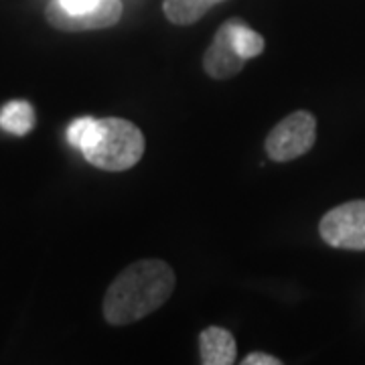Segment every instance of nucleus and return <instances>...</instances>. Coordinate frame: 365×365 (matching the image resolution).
<instances>
[{
	"mask_svg": "<svg viewBox=\"0 0 365 365\" xmlns=\"http://www.w3.org/2000/svg\"><path fill=\"white\" fill-rule=\"evenodd\" d=\"M317 138V120L311 112H292L274 126L266 138V153L276 163L302 157L313 148Z\"/></svg>",
	"mask_w": 365,
	"mask_h": 365,
	"instance_id": "obj_3",
	"label": "nucleus"
},
{
	"mask_svg": "<svg viewBox=\"0 0 365 365\" xmlns=\"http://www.w3.org/2000/svg\"><path fill=\"white\" fill-rule=\"evenodd\" d=\"M59 2L69 13H86L100 4V0H59Z\"/></svg>",
	"mask_w": 365,
	"mask_h": 365,
	"instance_id": "obj_12",
	"label": "nucleus"
},
{
	"mask_svg": "<svg viewBox=\"0 0 365 365\" xmlns=\"http://www.w3.org/2000/svg\"><path fill=\"white\" fill-rule=\"evenodd\" d=\"M319 232L333 248L365 250V201L331 209L321 220Z\"/></svg>",
	"mask_w": 365,
	"mask_h": 365,
	"instance_id": "obj_4",
	"label": "nucleus"
},
{
	"mask_svg": "<svg viewBox=\"0 0 365 365\" xmlns=\"http://www.w3.org/2000/svg\"><path fill=\"white\" fill-rule=\"evenodd\" d=\"M246 61L248 59L235 47L234 35H232V21L223 23L203 57V67H205L207 76L213 79L234 78L235 73H240L242 67L246 66Z\"/></svg>",
	"mask_w": 365,
	"mask_h": 365,
	"instance_id": "obj_6",
	"label": "nucleus"
},
{
	"mask_svg": "<svg viewBox=\"0 0 365 365\" xmlns=\"http://www.w3.org/2000/svg\"><path fill=\"white\" fill-rule=\"evenodd\" d=\"M175 290V272L163 260H138L118 274L104 297L110 325H130L163 307Z\"/></svg>",
	"mask_w": 365,
	"mask_h": 365,
	"instance_id": "obj_1",
	"label": "nucleus"
},
{
	"mask_svg": "<svg viewBox=\"0 0 365 365\" xmlns=\"http://www.w3.org/2000/svg\"><path fill=\"white\" fill-rule=\"evenodd\" d=\"M213 2H215V4H220V2H223V0H213Z\"/></svg>",
	"mask_w": 365,
	"mask_h": 365,
	"instance_id": "obj_14",
	"label": "nucleus"
},
{
	"mask_svg": "<svg viewBox=\"0 0 365 365\" xmlns=\"http://www.w3.org/2000/svg\"><path fill=\"white\" fill-rule=\"evenodd\" d=\"M244 365H280V359L266 353H252L244 359Z\"/></svg>",
	"mask_w": 365,
	"mask_h": 365,
	"instance_id": "obj_13",
	"label": "nucleus"
},
{
	"mask_svg": "<svg viewBox=\"0 0 365 365\" xmlns=\"http://www.w3.org/2000/svg\"><path fill=\"white\" fill-rule=\"evenodd\" d=\"M213 0H165L163 11L175 25L197 23L213 6Z\"/></svg>",
	"mask_w": 365,
	"mask_h": 365,
	"instance_id": "obj_9",
	"label": "nucleus"
},
{
	"mask_svg": "<svg viewBox=\"0 0 365 365\" xmlns=\"http://www.w3.org/2000/svg\"><path fill=\"white\" fill-rule=\"evenodd\" d=\"M86 160L102 170H126L144 155V136L136 124L124 118L96 120L90 140L81 148Z\"/></svg>",
	"mask_w": 365,
	"mask_h": 365,
	"instance_id": "obj_2",
	"label": "nucleus"
},
{
	"mask_svg": "<svg viewBox=\"0 0 365 365\" xmlns=\"http://www.w3.org/2000/svg\"><path fill=\"white\" fill-rule=\"evenodd\" d=\"M232 35H234V43L237 51L242 53L246 59H252L256 55L264 51V39L256 31H252L250 26L242 25L237 21H232Z\"/></svg>",
	"mask_w": 365,
	"mask_h": 365,
	"instance_id": "obj_10",
	"label": "nucleus"
},
{
	"mask_svg": "<svg viewBox=\"0 0 365 365\" xmlns=\"http://www.w3.org/2000/svg\"><path fill=\"white\" fill-rule=\"evenodd\" d=\"M0 126L11 134L16 136H25L33 130L35 126V112L33 106L23 100H14L9 102L0 110Z\"/></svg>",
	"mask_w": 365,
	"mask_h": 365,
	"instance_id": "obj_8",
	"label": "nucleus"
},
{
	"mask_svg": "<svg viewBox=\"0 0 365 365\" xmlns=\"http://www.w3.org/2000/svg\"><path fill=\"white\" fill-rule=\"evenodd\" d=\"M93 124H96L93 118H79V120H76V122L67 128V140L73 144V146H78L79 150H81V148L86 146V143L90 140Z\"/></svg>",
	"mask_w": 365,
	"mask_h": 365,
	"instance_id": "obj_11",
	"label": "nucleus"
},
{
	"mask_svg": "<svg viewBox=\"0 0 365 365\" xmlns=\"http://www.w3.org/2000/svg\"><path fill=\"white\" fill-rule=\"evenodd\" d=\"M201 361L205 365H230L235 361V341L222 327H207L199 337Z\"/></svg>",
	"mask_w": 365,
	"mask_h": 365,
	"instance_id": "obj_7",
	"label": "nucleus"
},
{
	"mask_svg": "<svg viewBox=\"0 0 365 365\" xmlns=\"http://www.w3.org/2000/svg\"><path fill=\"white\" fill-rule=\"evenodd\" d=\"M47 23L59 31L79 33V31H93V29H108L116 25L122 16V2L120 0H100V4L86 13H69L61 6L59 0H51L47 6Z\"/></svg>",
	"mask_w": 365,
	"mask_h": 365,
	"instance_id": "obj_5",
	"label": "nucleus"
}]
</instances>
